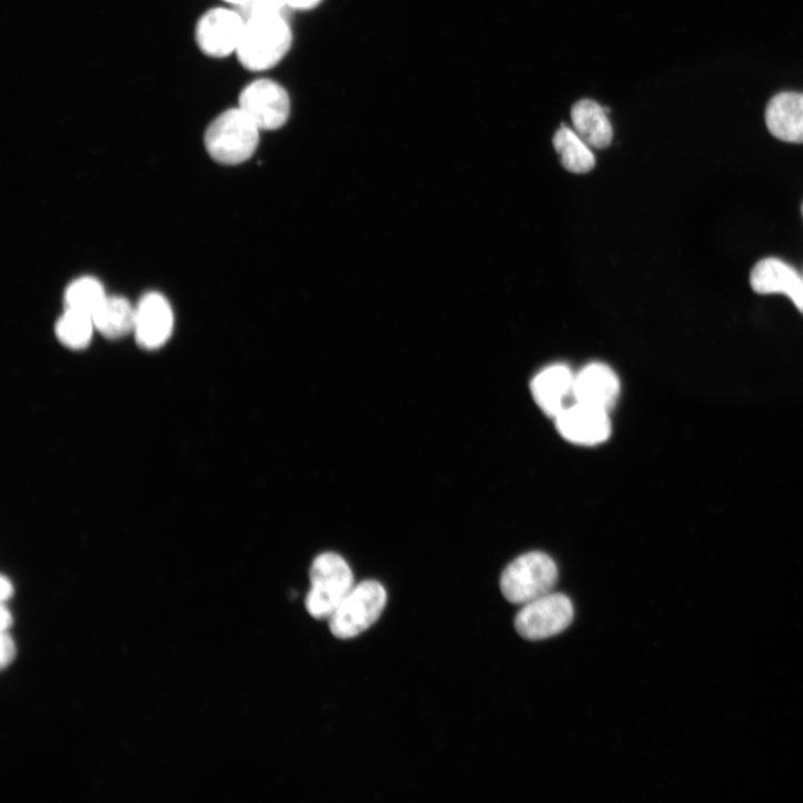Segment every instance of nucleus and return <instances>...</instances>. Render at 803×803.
<instances>
[{"label": "nucleus", "instance_id": "f3484780", "mask_svg": "<svg viewBox=\"0 0 803 803\" xmlns=\"http://www.w3.org/2000/svg\"><path fill=\"white\" fill-rule=\"evenodd\" d=\"M554 145L564 168L573 173H588L595 167V157L590 145L566 126L555 134Z\"/></svg>", "mask_w": 803, "mask_h": 803}, {"label": "nucleus", "instance_id": "423d86ee", "mask_svg": "<svg viewBox=\"0 0 803 803\" xmlns=\"http://www.w3.org/2000/svg\"><path fill=\"white\" fill-rule=\"evenodd\" d=\"M574 606L564 594L551 593L524 604L514 620L520 636L542 641L566 631L574 620Z\"/></svg>", "mask_w": 803, "mask_h": 803}, {"label": "nucleus", "instance_id": "f03ea898", "mask_svg": "<svg viewBox=\"0 0 803 803\" xmlns=\"http://www.w3.org/2000/svg\"><path fill=\"white\" fill-rule=\"evenodd\" d=\"M259 132L239 108L229 109L210 123L204 144L214 161L235 165L252 157L259 143Z\"/></svg>", "mask_w": 803, "mask_h": 803}, {"label": "nucleus", "instance_id": "f8f14e48", "mask_svg": "<svg viewBox=\"0 0 803 803\" xmlns=\"http://www.w3.org/2000/svg\"><path fill=\"white\" fill-rule=\"evenodd\" d=\"M620 393V380L606 364L592 363L575 375L573 397L579 403L610 412Z\"/></svg>", "mask_w": 803, "mask_h": 803}, {"label": "nucleus", "instance_id": "39448f33", "mask_svg": "<svg viewBox=\"0 0 803 803\" xmlns=\"http://www.w3.org/2000/svg\"><path fill=\"white\" fill-rule=\"evenodd\" d=\"M384 588L375 581L354 586L330 618V629L340 640H351L369 630L387 606Z\"/></svg>", "mask_w": 803, "mask_h": 803}, {"label": "nucleus", "instance_id": "a211bd4d", "mask_svg": "<svg viewBox=\"0 0 803 803\" xmlns=\"http://www.w3.org/2000/svg\"><path fill=\"white\" fill-rule=\"evenodd\" d=\"M96 325L91 315L67 310L59 320L56 332L59 341L69 349H86L93 337Z\"/></svg>", "mask_w": 803, "mask_h": 803}, {"label": "nucleus", "instance_id": "4468645a", "mask_svg": "<svg viewBox=\"0 0 803 803\" xmlns=\"http://www.w3.org/2000/svg\"><path fill=\"white\" fill-rule=\"evenodd\" d=\"M765 121L779 140L803 143V94L785 92L774 97L767 106Z\"/></svg>", "mask_w": 803, "mask_h": 803}, {"label": "nucleus", "instance_id": "393cba45", "mask_svg": "<svg viewBox=\"0 0 803 803\" xmlns=\"http://www.w3.org/2000/svg\"><path fill=\"white\" fill-rule=\"evenodd\" d=\"M224 2L235 7L237 9H240L244 7L249 2V0H224Z\"/></svg>", "mask_w": 803, "mask_h": 803}, {"label": "nucleus", "instance_id": "dca6fc26", "mask_svg": "<svg viewBox=\"0 0 803 803\" xmlns=\"http://www.w3.org/2000/svg\"><path fill=\"white\" fill-rule=\"evenodd\" d=\"M92 319L104 338L118 340L134 332L135 308L123 298L108 297Z\"/></svg>", "mask_w": 803, "mask_h": 803}, {"label": "nucleus", "instance_id": "aec40b11", "mask_svg": "<svg viewBox=\"0 0 803 803\" xmlns=\"http://www.w3.org/2000/svg\"><path fill=\"white\" fill-rule=\"evenodd\" d=\"M290 9L289 0H249V2L238 9L242 17L257 12H283Z\"/></svg>", "mask_w": 803, "mask_h": 803}, {"label": "nucleus", "instance_id": "5701e85b", "mask_svg": "<svg viewBox=\"0 0 803 803\" xmlns=\"http://www.w3.org/2000/svg\"><path fill=\"white\" fill-rule=\"evenodd\" d=\"M13 586L11 582L7 579H2V601L6 602L13 595Z\"/></svg>", "mask_w": 803, "mask_h": 803}, {"label": "nucleus", "instance_id": "9b49d317", "mask_svg": "<svg viewBox=\"0 0 803 803\" xmlns=\"http://www.w3.org/2000/svg\"><path fill=\"white\" fill-rule=\"evenodd\" d=\"M751 287L757 294H783L803 314V277L777 258L759 261L751 273Z\"/></svg>", "mask_w": 803, "mask_h": 803}, {"label": "nucleus", "instance_id": "4be33fe9", "mask_svg": "<svg viewBox=\"0 0 803 803\" xmlns=\"http://www.w3.org/2000/svg\"><path fill=\"white\" fill-rule=\"evenodd\" d=\"M323 0H289L290 9L298 11H310L319 7Z\"/></svg>", "mask_w": 803, "mask_h": 803}, {"label": "nucleus", "instance_id": "20e7f679", "mask_svg": "<svg viewBox=\"0 0 803 803\" xmlns=\"http://www.w3.org/2000/svg\"><path fill=\"white\" fill-rule=\"evenodd\" d=\"M307 609L317 620L330 619L354 588L349 564L338 554L319 556L311 570Z\"/></svg>", "mask_w": 803, "mask_h": 803}, {"label": "nucleus", "instance_id": "412c9836", "mask_svg": "<svg viewBox=\"0 0 803 803\" xmlns=\"http://www.w3.org/2000/svg\"><path fill=\"white\" fill-rule=\"evenodd\" d=\"M16 658V645L6 632L2 634V668L6 669Z\"/></svg>", "mask_w": 803, "mask_h": 803}, {"label": "nucleus", "instance_id": "f257e3e1", "mask_svg": "<svg viewBox=\"0 0 803 803\" xmlns=\"http://www.w3.org/2000/svg\"><path fill=\"white\" fill-rule=\"evenodd\" d=\"M245 26L235 56L248 71L262 72L280 64L293 44L292 29L283 12L244 16Z\"/></svg>", "mask_w": 803, "mask_h": 803}, {"label": "nucleus", "instance_id": "6ab92c4d", "mask_svg": "<svg viewBox=\"0 0 803 803\" xmlns=\"http://www.w3.org/2000/svg\"><path fill=\"white\" fill-rule=\"evenodd\" d=\"M108 298L103 285L93 278L74 281L66 292L67 310L93 314Z\"/></svg>", "mask_w": 803, "mask_h": 803}, {"label": "nucleus", "instance_id": "1a4fd4ad", "mask_svg": "<svg viewBox=\"0 0 803 803\" xmlns=\"http://www.w3.org/2000/svg\"><path fill=\"white\" fill-rule=\"evenodd\" d=\"M610 412L575 402L556 418L561 435L571 443L593 446L604 443L612 433Z\"/></svg>", "mask_w": 803, "mask_h": 803}, {"label": "nucleus", "instance_id": "0eeeda50", "mask_svg": "<svg viewBox=\"0 0 803 803\" xmlns=\"http://www.w3.org/2000/svg\"><path fill=\"white\" fill-rule=\"evenodd\" d=\"M238 108L260 131H275L290 119L291 98L278 82L257 80L241 91Z\"/></svg>", "mask_w": 803, "mask_h": 803}, {"label": "nucleus", "instance_id": "6e6552de", "mask_svg": "<svg viewBox=\"0 0 803 803\" xmlns=\"http://www.w3.org/2000/svg\"><path fill=\"white\" fill-rule=\"evenodd\" d=\"M244 26L245 20L239 11L212 9L204 13L197 24V44L204 56L213 59L235 54Z\"/></svg>", "mask_w": 803, "mask_h": 803}, {"label": "nucleus", "instance_id": "9d476101", "mask_svg": "<svg viewBox=\"0 0 803 803\" xmlns=\"http://www.w3.org/2000/svg\"><path fill=\"white\" fill-rule=\"evenodd\" d=\"M173 312L167 299L159 293L145 294L135 308L134 334L145 350L163 347L173 332Z\"/></svg>", "mask_w": 803, "mask_h": 803}, {"label": "nucleus", "instance_id": "b1692460", "mask_svg": "<svg viewBox=\"0 0 803 803\" xmlns=\"http://www.w3.org/2000/svg\"><path fill=\"white\" fill-rule=\"evenodd\" d=\"M13 620L10 614V612L6 609V606L2 608V631L6 632L12 626Z\"/></svg>", "mask_w": 803, "mask_h": 803}, {"label": "nucleus", "instance_id": "7ed1b4c3", "mask_svg": "<svg viewBox=\"0 0 803 803\" xmlns=\"http://www.w3.org/2000/svg\"><path fill=\"white\" fill-rule=\"evenodd\" d=\"M559 568L546 554L533 552L515 559L503 571L500 589L505 600L524 605L553 593Z\"/></svg>", "mask_w": 803, "mask_h": 803}, {"label": "nucleus", "instance_id": "2eb2a0df", "mask_svg": "<svg viewBox=\"0 0 803 803\" xmlns=\"http://www.w3.org/2000/svg\"><path fill=\"white\" fill-rule=\"evenodd\" d=\"M608 112L592 100H582L574 106L572 119L575 131L590 147L605 149L612 143L613 128Z\"/></svg>", "mask_w": 803, "mask_h": 803}, {"label": "nucleus", "instance_id": "ddd939ff", "mask_svg": "<svg viewBox=\"0 0 803 803\" xmlns=\"http://www.w3.org/2000/svg\"><path fill=\"white\" fill-rule=\"evenodd\" d=\"M575 375L568 365L555 364L533 378L530 391L535 403L550 418L555 419L573 395Z\"/></svg>", "mask_w": 803, "mask_h": 803}]
</instances>
